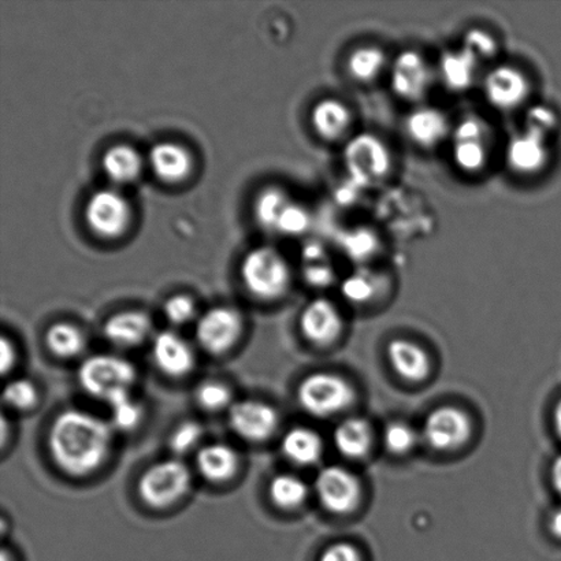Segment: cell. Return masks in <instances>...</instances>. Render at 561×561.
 <instances>
[{
    "label": "cell",
    "instance_id": "cell-4",
    "mask_svg": "<svg viewBox=\"0 0 561 561\" xmlns=\"http://www.w3.org/2000/svg\"><path fill=\"white\" fill-rule=\"evenodd\" d=\"M241 278L251 295L262 300H276L288 291L291 272L285 257L272 247H260L244 257Z\"/></svg>",
    "mask_w": 561,
    "mask_h": 561
},
{
    "label": "cell",
    "instance_id": "cell-8",
    "mask_svg": "<svg viewBox=\"0 0 561 561\" xmlns=\"http://www.w3.org/2000/svg\"><path fill=\"white\" fill-rule=\"evenodd\" d=\"M243 317L228 306H217L203 313L196 324V339L202 348L222 355L233 348L243 335Z\"/></svg>",
    "mask_w": 561,
    "mask_h": 561
},
{
    "label": "cell",
    "instance_id": "cell-26",
    "mask_svg": "<svg viewBox=\"0 0 561 561\" xmlns=\"http://www.w3.org/2000/svg\"><path fill=\"white\" fill-rule=\"evenodd\" d=\"M280 450L291 463L310 466L321 458L323 444L321 437L311 428L297 426L286 432L280 442Z\"/></svg>",
    "mask_w": 561,
    "mask_h": 561
},
{
    "label": "cell",
    "instance_id": "cell-48",
    "mask_svg": "<svg viewBox=\"0 0 561 561\" xmlns=\"http://www.w3.org/2000/svg\"><path fill=\"white\" fill-rule=\"evenodd\" d=\"M549 529H551L554 536L561 538V508L554 511L551 519H549Z\"/></svg>",
    "mask_w": 561,
    "mask_h": 561
},
{
    "label": "cell",
    "instance_id": "cell-35",
    "mask_svg": "<svg viewBox=\"0 0 561 561\" xmlns=\"http://www.w3.org/2000/svg\"><path fill=\"white\" fill-rule=\"evenodd\" d=\"M341 295L345 300L352 305H366L378 294L379 285L376 276L373 273L360 268L355 273L350 274L348 277L343 279L340 285Z\"/></svg>",
    "mask_w": 561,
    "mask_h": 561
},
{
    "label": "cell",
    "instance_id": "cell-21",
    "mask_svg": "<svg viewBox=\"0 0 561 561\" xmlns=\"http://www.w3.org/2000/svg\"><path fill=\"white\" fill-rule=\"evenodd\" d=\"M311 124L319 137L327 141H340L350 135L354 117L344 102L339 99H322L313 106Z\"/></svg>",
    "mask_w": 561,
    "mask_h": 561
},
{
    "label": "cell",
    "instance_id": "cell-16",
    "mask_svg": "<svg viewBox=\"0 0 561 561\" xmlns=\"http://www.w3.org/2000/svg\"><path fill=\"white\" fill-rule=\"evenodd\" d=\"M300 329L308 341L317 345L333 343L343 330V317L337 306L328 299H316L305 307Z\"/></svg>",
    "mask_w": 561,
    "mask_h": 561
},
{
    "label": "cell",
    "instance_id": "cell-18",
    "mask_svg": "<svg viewBox=\"0 0 561 561\" xmlns=\"http://www.w3.org/2000/svg\"><path fill=\"white\" fill-rule=\"evenodd\" d=\"M151 332L150 316L139 310L114 313L103 327L104 337L118 348H136L146 343Z\"/></svg>",
    "mask_w": 561,
    "mask_h": 561
},
{
    "label": "cell",
    "instance_id": "cell-20",
    "mask_svg": "<svg viewBox=\"0 0 561 561\" xmlns=\"http://www.w3.org/2000/svg\"><path fill=\"white\" fill-rule=\"evenodd\" d=\"M241 459L232 445L211 443L205 445L196 455V467L206 481L225 483L233 480L240 470Z\"/></svg>",
    "mask_w": 561,
    "mask_h": 561
},
{
    "label": "cell",
    "instance_id": "cell-45",
    "mask_svg": "<svg viewBox=\"0 0 561 561\" xmlns=\"http://www.w3.org/2000/svg\"><path fill=\"white\" fill-rule=\"evenodd\" d=\"M319 561H363L359 551L350 543H334L324 549Z\"/></svg>",
    "mask_w": 561,
    "mask_h": 561
},
{
    "label": "cell",
    "instance_id": "cell-29",
    "mask_svg": "<svg viewBox=\"0 0 561 561\" xmlns=\"http://www.w3.org/2000/svg\"><path fill=\"white\" fill-rule=\"evenodd\" d=\"M44 343L59 359H75L85 351L87 335L73 323L57 322L48 328Z\"/></svg>",
    "mask_w": 561,
    "mask_h": 561
},
{
    "label": "cell",
    "instance_id": "cell-39",
    "mask_svg": "<svg viewBox=\"0 0 561 561\" xmlns=\"http://www.w3.org/2000/svg\"><path fill=\"white\" fill-rule=\"evenodd\" d=\"M3 401L15 411H30L38 401L36 385L26 378L11 379L4 385Z\"/></svg>",
    "mask_w": 561,
    "mask_h": 561
},
{
    "label": "cell",
    "instance_id": "cell-43",
    "mask_svg": "<svg viewBox=\"0 0 561 561\" xmlns=\"http://www.w3.org/2000/svg\"><path fill=\"white\" fill-rule=\"evenodd\" d=\"M163 313L174 327H183L195 318L196 306L190 296L175 295L164 302Z\"/></svg>",
    "mask_w": 561,
    "mask_h": 561
},
{
    "label": "cell",
    "instance_id": "cell-17",
    "mask_svg": "<svg viewBox=\"0 0 561 561\" xmlns=\"http://www.w3.org/2000/svg\"><path fill=\"white\" fill-rule=\"evenodd\" d=\"M453 130L447 115L437 107H416L405 119L407 136L422 148L442 146Z\"/></svg>",
    "mask_w": 561,
    "mask_h": 561
},
{
    "label": "cell",
    "instance_id": "cell-49",
    "mask_svg": "<svg viewBox=\"0 0 561 561\" xmlns=\"http://www.w3.org/2000/svg\"><path fill=\"white\" fill-rule=\"evenodd\" d=\"M553 421L554 427H557V432L561 438V399L557 405V409H554Z\"/></svg>",
    "mask_w": 561,
    "mask_h": 561
},
{
    "label": "cell",
    "instance_id": "cell-41",
    "mask_svg": "<svg viewBox=\"0 0 561 561\" xmlns=\"http://www.w3.org/2000/svg\"><path fill=\"white\" fill-rule=\"evenodd\" d=\"M312 224V218L307 208L297 203L291 202L285 208L277 224V232L286 236H301L307 233Z\"/></svg>",
    "mask_w": 561,
    "mask_h": 561
},
{
    "label": "cell",
    "instance_id": "cell-7",
    "mask_svg": "<svg viewBox=\"0 0 561 561\" xmlns=\"http://www.w3.org/2000/svg\"><path fill=\"white\" fill-rule=\"evenodd\" d=\"M453 158L456 167L467 174H477L486 168L491 158L492 131L480 117L470 115L455 126Z\"/></svg>",
    "mask_w": 561,
    "mask_h": 561
},
{
    "label": "cell",
    "instance_id": "cell-47",
    "mask_svg": "<svg viewBox=\"0 0 561 561\" xmlns=\"http://www.w3.org/2000/svg\"><path fill=\"white\" fill-rule=\"evenodd\" d=\"M551 476L553 486L557 489V492L561 497V456H559V458L553 461Z\"/></svg>",
    "mask_w": 561,
    "mask_h": 561
},
{
    "label": "cell",
    "instance_id": "cell-40",
    "mask_svg": "<svg viewBox=\"0 0 561 561\" xmlns=\"http://www.w3.org/2000/svg\"><path fill=\"white\" fill-rule=\"evenodd\" d=\"M203 438V427L199 423L188 421L174 428L169 444L174 455L183 456L192 453Z\"/></svg>",
    "mask_w": 561,
    "mask_h": 561
},
{
    "label": "cell",
    "instance_id": "cell-50",
    "mask_svg": "<svg viewBox=\"0 0 561 561\" xmlns=\"http://www.w3.org/2000/svg\"><path fill=\"white\" fill-rule=\"evenodd\" d=\"M2 561H13V559L9 558V553L5 551V549H3L2 552Z\"/></svg>",
    "mask_w": 561,
    "mask_h": 561
},
{
    "label": "cell",
    "instance_id": "cell-5",
    "mask_svg": "<svg viewBox=\"0 0 561 561\" xmlns=\"http://www.w3.org/2000/svg\"><path fill=\"white\" fill-rule=\"evenodd\" d=\"M343 161L350 179L366 188L381 183L393 168L388 146L371 134L352 137L344 148Z\"/></svg>",
    "mask_w": 561,
    "mask_h": 561
},
{
    "label": "cell",
    "instance_id": "cell-42",
    "mask_svg": "<svg viewBox=\"0 0 561 561\" xmlns=\"http://www.w3.org/2000/svg\"><path fill=\"white\" fill-rule=\"evenodd\" d=\"M383 442L390 453L401 455L414 448L416 434L414 428L405 423L393 422L385 431Z\"/></svg>",
    "mask_w": 561,
    "mask_h": 561
},
{
    "label": "cell",
    "instance_id": "cell-1",
    "mask_svg": "<svg viewBox=\"0 0 561 561\" xmlns=\"http://www.w3.org/2000/svg\"><path fill=\"white\" fill-rule=\"evenodd\" d=\"M114 427L82 410H66L55 417L47 445L54 463L70 477H87L101 469L112 454Z\"/></svg>",
    "mask_w": 561,
    "mask_h": 561
},
{
    "label": "cell",
    "instance_id": "cell-27",
    "mask_svg": "<svg viewBox=\"0 0 561 561\" xmlns=\"http://www.w3.org/2000/svg\"><path fill=\"white\" fill-rule=\"evenodd\" d=\"M334 444L340 454L351 459H360L368 454L373 444L371 427L360 417L341 422L334 432Z\"/></svg>",
    "mask_w": 561,
    "mask_h": 561
},
{
    "label": "cell",
    "instance_id": "cell-14",
    "mask_svg": "<svg viewBox=\"0 0 561 561\" xmlns=\"http://www.w3.org/2000/svg\"><path fill=\"white\" fill-rule=\"evenodd\" d=\"M470 417L456 407H442L427 416L423 426V437L437 450H455L469 442L471 436Z\"/></svg>",
    "mask_w": 561,
    "mask_h": 561
},
{
    "label": "cell",
    "instance_id": "cell-30",
    "mask_svg": "<svg viewBox=\"0 0 561 561\" xmlns=\"http://www.w3.org/2000/svg\"><path fill=\"white\" fill-rule=\"evenodd\" d=\"M387 54L376 46L357 47L346 60V70L351 79L359 84H371L387 69Z\"/></svg>",
    "mask_w": 561,
    "mask_h": 561
},
{
    "label": "cell",
    "instance_id": "cell-32",
    "mask_svg": "<svg viewBox=\"0 0 561 561\" xmlns=\"http://www.w3.org/2000/svg\"><path fill=\"white\" fill-rule=\"evenodd\" d=\"M268 496L278 508L295 510L306 502L308 488L299 477L278 474L268 485Z\"/></svg>",
    "mask_w": 561,
    "mask_h": 561
},
{
    "label": "cell",
    "instance_id": "cell-34",
    "mask_svg": "<svg viewBox=\"0 0 561 561\" xmlns=\"http://www.w3.org/2000/svg\"><path fill=\"white\" fill-rule=\"evenodd\" d=\"M110 423L121 432H131L142 421V407L131 398L130 392L119 393L107 401Z\"/></svg>",
    "mask_w": 561,
    "mask_h": 561
},
{
    "label": "cell",
    "instance_id": "cell-22",
    "mask_svg": "<svg viewBox=\"0 0 561 561\" xmlns=\"http://www.w3.org/2000/svg\"><path fill=\"white\" fill-rule=\"evenodd\" d=\"M150 164L159 179L180 183L194 169V159L186 148L175 142H159L150 152Z\"/></svg>",
    "mask_w": 561,
    "mask_h": 561
},
{
    "label": "cell",
    "instance_id": "cell-38",
    "mask_svg": "<svg viewBox=\"0 0 561 561\" xmlns=\"http://www.w3.org/2000/svg\"><path fill=\"white\" fill-rule=\"evenodd\" d=\"M461 48L469 53L478 64L491 62L497 57L499 44L496 38L488 31L474 27L466 32L463 41H461Z\"/></svg>",
    "mask_w": 561,
    "mask_h": 561
},
{
    "label": "cell",
    "instance_id": "cell-37",
    "mask_svg": "<svg viewBox=\"0 0 561 561\" xmlns=\"http://www.w3.org/2000/svg\"><path fill=\"white\" fill-rule=\"evenodd\" d=\"M195 398L201 409L208 412H218L233 405L232 390L221 381H205L196 389Z\"/></svg>",
    "mask_w": 561,
    "mask_h": 561
},
{
    "label": "cell",
    "instance_id": "cell-23",
    "mask_svg": "<svg viewBox=\"0 0 561 561\" xmlns=\"http://www.w3.org/2000/svg\"><path fill=\"white\" fill-rule=\"evenodd\" d=\"M388 357L393 370L410 382H421L431 373V360L425 350L409 340H393L388 345Z\"/></svg>",
    "mask_w": 561,
    "mask_h": 561
},
{
    "label": "cell",
    "instance_id": "cell-15",
    "mask_svg": "<svg viewBox=\"0 0 561 561\" xmlns=\"http://www.w3.org/2000/svg\"><path fill=\"white\" fill-rule=\"evenodd\" d=\"M152 359L164 376L181 378L188 376L196 365V356L183 335L164 330L152 340Z\"/></svg>",
    "mask_w": 561,
    "mask_h": 561
},
{
    "label": "cell",
    "instance_id": "cell-6",
    "mask_svg": "<svg viewBox=\"0 0 561 561\" xmlns=\"http://www.w3.org/2000/svg\"><path fill=\"white\" fill-rule=\"evenodd\" d=\"M301 409L316 417L340 414L354 403L355 392L350 382L333 373H313L297 388Z\"/></svg>",
    "mask_w": 561,
    "mask_h": 561
},
{
    "label": "cell",
    "instance_id": "cell-19",
    "mask_svg": "<svg viewBox=\"0 0 561 561\" xmlns=\"http://www.w3.org/2000/svg\"><path fill=\"white\" fill-rule=\"evenodd\" d=\"M549 153L548 141L524 131L510 140L505 159L515 173L535 175L547 168Z\"/></svg>",
    "mask_w": 561,
    "mask_h": 561
},
{
    "label": "cell",
    "instance_id": "cell-11",
    "mask_svg": "<svg viewBox=\"0 0 561 561\" xmlns=\"http://www.w3.org/2000/svg\"><path fill=\"white\" fill-rule=\"evenodd\" d=\"M434 73L431 65L415 51H404L390 68V87L401 101L421 102L431 91Z\"/></svg>",
    "mask_w": 561,
    "mask_h": 561
},
{
    "label": "cell",
    "instance_id": "cell-13",
    "mask_svg": "<svg viewBox=\"0 0 561 561\" xmlns=\"http://www.w3.org/2000/svg\"><path fill=\"white\" fill-rule=\"evenodd\" d=\"M483 95L500 112H514L524 106L530 95V82L524 71L511 65H500L483 80Z\"/></svg>",
    "mask_w": 561,
    "mask_h": 561
},
{
    "label": "cell",
    "instance_id": "cell-12",
    "mask_svg": "<svg viewBox=\"0 0 561 561\" xmlns=\"http://www.w3.org/2000/svg\"><path fill=\"white\" fill-rule=\"evenodd\" d=\"M316 489L319 502L333 514H350L360 503L359 480L343 467L330 466L319 472Z\"/></svg>",
    "mask_w": 561,
    "mask_h": 561
},
{
    "label": "cell",
    "instance_id": "cell-3",
    "mask_svg": "<svg viewBox=\"0 0 561 561\" xmlns=\"http://www.w3.org/2000/svg\"><path fill=\"white\" fill-rule=\"evenodd\" d=\"M192 472L179 458L159 460L142 472L137 492L148 507H173L191 491Z\"/></svg>",
    "mask_w": 561,
    "mask_h": 561
},
{
    "label": "cell",
    "instance_id": "cell-44",
    "mask_svg": "<svg viewBox=\"0 0 561 561\" xmlns=\"http://www.w3.org/2000/svg\"><path fill=\"white\" fill-rule=\"evenodd\" d=\"M366 186L356 183L354 180H346L345 183L339 185L335 191V201L341 207H354L360 202V197L365 195Z\"/></svg>",
    "mask_w": 561,
    "mask_h": 561
},
{
    "label": "cell",
    "instance_id": "cell-36",
    "mask_svg": "<svg viewBox=\"0 0 561 561\" xmlns=\"http://www.w3.org/2000/svg\"><path fill=\"white\" fill-rule=\"evenodd\" d=\"M559 114L552 107L535 106L526 114L525 131L549 142L559 130Z\"/></svg>",
    "mask_w": 561,
    "mask_h": 561
},
{
    "label": "cell",
    "instance_id": "cell-9",
    "mask_svg": "<svg viewBox=\"0 0 561 561\" xmlns=\"http://www.w3.org/2000/svg\"><path fill=\"white\" fill-rule=\"evenodd\" d=\"M85 218L93 233L104 239H115L129 227L130 206L117 191H98L88 201Z\"/></svg>",
    "mask_w": 561,
    "mask_h": 561
},
{
    "label": "cell",
    "instance_id": "cell-24",
    "mask_svg": "<svg viewBox=\"0 0 561 561\" xmlns=\"http://www.w3.org/2000/svg\"><path fill=\"white\" fill-rule=\"evenodd\" d=\"M480 64L463 48L442 55L438 64V77L449 91H469L476 84Z\"/></svg>",
    "mask_w": 561,
    "mask_h": 561
},
{
    "label": "cell",
    "instance_id": "cell-10",
    "mask_svg": "<svg viewBox=\"0 0 561 561\" xmlns=\"http://www.w3.org/2000/svg\"><path fill=\"white\" fill-rule=\"evenodd\" d=\"M229 426L244 442L263 443L277 432L279 415L265 401H238L229 409Z\"/></svg>",
    "mask_w": 561,
    "mask_h": 561
},
{
    "label": "cell",
    "instance_id": "cell-28",
    "mask_svg": "<svg viewBox=\"0 0 561 561\" xmlns=\"http://www.w3.org/2000/svg\"><path fill=\"white\" fill-rule=\"evenodd\" d=\"M102 163L107 178L119 185L134 183L142 169L140 153L126 145L110 148L104 153Z\"/></svg>",
    "mask_w": 561,
    "mask_h": 561
},
{
    "label": "cell",
    "instance_id": "cell-33",
    "mask_svg": "<svg viewBox=\"0 0 561 561\" xmlns=\"http://www.w3.org/2000/svg\"><path fill=\"white\" fill-rule=\"evenodd\" d=\"M289 196L279 188H267L261 192L255 202V217L262 228L276 230L280 216L290 205Z\"/></svg>",
    "mask_w": 561,
    "mask_h": 561
},
{
    "label": "cell",
    "instance_id": "cell-2",
    "mask_svg": "<svg viewBox=\"0 0 561 561\" xmlns=\"http://www.w3.org/2000/svg\"><path fill=\"white\" fill-rule=\"evenodd\" d=\"M77 378L85 393L107 403L114 396L130 392L137 381V370L125 357L99 354L81 363Z\"/></svg>",
    "mask_w": 561,
    "mask_h": 561
},
{
    "label": "cell",
    "instance_id": "cell-31",
    "mask_svg": "<svg viewBox=\"0 0 561 561\" xmlns=\"http://www.w3.org/2000/svg\"><path fill=\"white\" fill-rule=\"evenodd\" d=\"M302 263V277L306 283L312 288L324 289L329 288L334 283L335 272L324 247L317 241H310L305 245L301 251Z\"/></svg>",
    "mask_w": 561,
    "mask_h": 561
},
{
    "label": "cell",
    "instance_id": "cell-46",
    "mask_svg": "<svg viewBox=\"0 0 561 561\" xmlns=\"http://www.w3.org/2000/svg\"><path fill=\"white\" fill-rule=\"evenodd\" d=\"M0 359H2V373L8 374L10 370H13L16 362V350L13 344V341L8 337H2L0 341Z\"/></svg>",
    "mask_w": 561,
    "mask_h": 561
},
{
    "label": "cell",
    "instance_id": "cell-25",
    "mask_svg": "<svg viewBox=\"0 0 561 561\" xmlns=\"http://www.w3.org/2000/svg\"><path fill=\"white\" fill-rule=\"evenodd\" d=\"M340 252L356 265H367L381 252L382 241L376 230L368 227L345 229L339 238Z\"/></svg>",
    "mask_w": 561,
    "mask_h": 561
}]
</instances>
